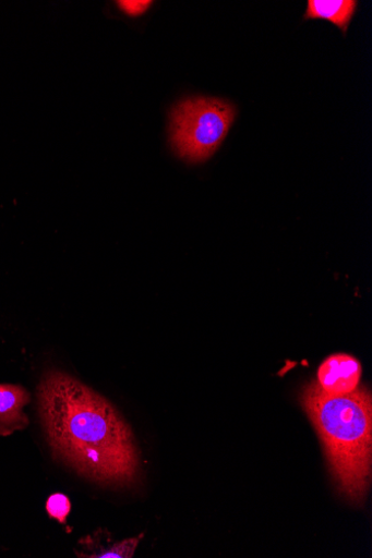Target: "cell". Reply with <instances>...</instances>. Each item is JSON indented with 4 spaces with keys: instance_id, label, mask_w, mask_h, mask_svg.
Instances as JSON below:
<instances>
[{
    "instance_id": "1",
    "label": "cell",
    "mask_w": 372,
    "mask_h": 558,
    "mask_svg": "<svg viewBox=\"0 0 372 558\" xmlns=\"http://www.w3.org/2000/svg\"><path fill=\"white\" fill-rule=\"evenodd\" d=\"M38 409L51 450L80 475L103 485L135 481L134 437L109 400L67 373L49 372L38 387Z\"/></svg>"
},
{
    "instance_id": "2",
    "label": "cell",
    "mask_w": 372,
    "mask_h": 558,
    "mask_svg": "<svg viewBox=\"0 0 372 558\" xmlns=\"http://www.w3.org/2000/svg\"><path fill=\"white\" fill-rule=\"evenodd\" d=\"M300 401L325 446L339 493L360 504L367 496L372 466V396L367 386L334 396L315 381L304 386Z\"/></svg>"
},
{
    "instance_id": "3",
    "label": "cell",
    "mask_w": 372,
    "mask_h": 558,
    "mask_svg": "<svg viewBox=\"0 0 372 558\" xmlns=\"http://www.w3.org/2000/svg\"><path fill=\"white\" fill-rule=\"evenodd\" d=\"M236 116V108L223 99L193 97L181 101L171 113L172 148L185 162L208 160L226 140Z\"/></svg>"
},
{
    "instance_id": "4",
    "label": "cell",
    "mask_w": 372,
    "mask_h": 558,
    "mask_svg": "<svg viewBox=\"0 0 372 558\" xmlns=\"http://www.w3.org/2000/svg\"><path fill=\"white\" fill-rule=\"evenodd\" d=\"M362 366L357 359L348 353H335L319 367L315 383L329 395L343 396L360 386Z\"/></svg>"
},
{
    "instance_id": "5",
    "label": "cell",
    "mask_w": 372,
    "mask_h": 558,
    "mask_svg": "<svg viewBox=\"0 0 372 558\" xmlns=\"http://www.w3.org/2000/svg\"><path fill=\"white\" fill-rule=\"evenodd\" d=\"M29 400L22 386L0 385V435H11L28 425L23 409Z\"/></svg>"
},
{
    "instance_id": "6",
    "label": "cell",
    "mask_w": 372,
    "mask_h": 558,
    "mask_svg": "<svg viewBox=\"0 0 372 558\" xmlns=\"http://www.w3.org/2000/svg\"><path fill=\"white\" fill-rule=\"evenodd\" d=\"M357 8L355 0H309L304 20L328 21L346 35Z\"/></svg>"
},
{
    "instance_id": "7",
    "label": "cell",
    "mask_w": 372,
    "mask_h": 558,
    "mask_svg": "<svg viewBox=\"0 0 372 558\" xmlns=\"http://www.w3.org/2000/svg\"><path fill=\"white\" fill-rule=\"evenodd\" d=\"M144 534L113 545L110 549L93 554L89 558H132Z\"/></svg>"
},
{
    "instance_id": "8",
    "label": "cell",
    "mask_w": 372,
    "mask_h": 558,
    "mask_svg": "<svg viewBox=\"0 0 372 558\" xmlns=\"http://www.w3.org/2000/svg\"><path fill=\"white\" fill-rule=\"evenodd\" d=\"M46 510L51 519L64 524L71 512V501L64 494H52L47 499Z\"/></svg>"
},
{
    "instance_id": "9",
    "label": "cell",
    "mask_w": 372,
    "mask_h": 558,
    "mask_svg": "<svg viewBox=\"0 0 372 558\" xmlns=\"http://www.w3.org/2000/svg\"><path fill=\"white\" fill-rule=\"evenodd\" d=\"M152 4V2H139V0H135V2H130V0L118 2L119 8L131 17H139L145 14Z\"/></svg>"
}]
</instances>
